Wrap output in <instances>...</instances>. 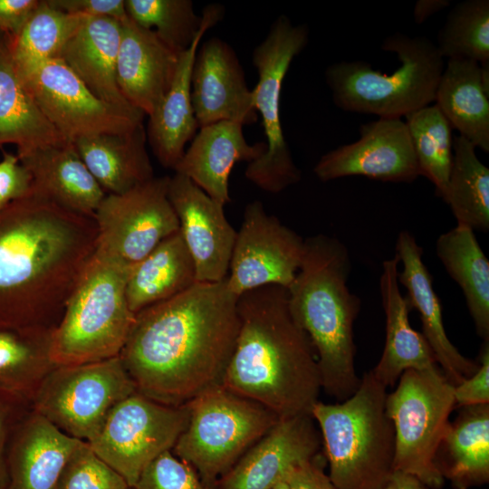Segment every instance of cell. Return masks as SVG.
<instances>
[{
    "instance_id": "9c48e42d",
    "label": "cell",
    "mask_w": 489,
    "mask_h": 489,
    "mask_svg": "<svg viewBox=\"0 0 489 489\" xmlns=\"http://www.w3.org/2000/svg\"><path fill=\"white\" fill-rule=\"evenodd\" d=\"M309 34L306 24H294L282 14L252 53L258 75L252 90L253 101L262 120L266 150L261 158L248 163L244 175L256 187L272 194L283 191L302 178L283 131L281 93L292 62L308 44Z\"/></svg>"
},
{
    "instance_id": "44dd1931",
    "label": "cell",
    "mask_w": 489,
    "mask_h": 489,
    "mask_svg": "<svg viewBox=\"0 0 489 489\" xmlns=\"http://www.w3.org/2000/svg\"><path fill=\"white\" fill-rule=\"evenodd\" d=\"M395 255L402 264L398 283L408 291L406 298L409 308L418 312L422 335L442 373L455 386L472 376L479 363L465 357L446 335L441 302L434 290L432 276L423 262V249L409 231L402 230L398 234Z\"/></svg>"
},
{
    "instance_id": "cb8c5ba5",
    "label": "cell",
    "mask_w": 489,
    "mask_h": 489,
    "mask_svg": "<svg viewBox=\"0 0 489 489\" xmlns=\"http://www.w3.org/2000/svg\"><path fill=\"white\" fill-rule=\"evenodd\" d=\"M398 264L396 255L386 259L382 264L379 278L380 296L386 317V340L382 355L371 372L386 388L393 387L406 370L439 368L422 333L410 325V308L399 289Z\"/></svg>"
},
{
    "instance_id": "6da1fadb",
    "label": "cell",
    "mask_w": 489,
    "mask_h": 489,
    "mask_svg": "<svg viewBox=\"0 0 489 489\" xmlns=\"http://www.w3.org/2000/svg\"><path fill=\"white\" fill-rule=\"evenodd\" d=\"M226 278L196 283L135 316L119 355L136 390L181 406L222 385L239 327Z\"/></svg>"
},
{
    "instance_id": "f546056e",
    "label": "cell",
    "mask_w": 489,
    "mask_h": 489,
    "mask_svg": "<svg viewBox=\"0 0 489 489\" xmlns=\"http://www.w3.org/2000/svg\"><path fill=\"white\" fill-rule=\"evenodd\" d=\"M66 140L44 117L14 63L10 37L0 32V146L17 153Z\"/></svg>"
},
{
    "instance_id": "4dcf8cb0",
    "label": "cell",
    "mask_w": 489,
    "mask_h": 489,
    "mask_svg": "<svg viewBox=\"0 0 489 489\" xmlns=\"http://www.w3.org/2000/svg\"><path fill=\"white\" fill-rule=\"evenodd\" d=\"M206 32L180 53L177 70L168 93L149 116L147 140L161 166L176 167L186 145L199 129L191 101V72L197 48Z\"/></svg>"
},
{
    "instance_id": "7c38bea8",
    "label": "cell",
    "mask_w": 489,
    "mask_h": 489,
    "mask_svg": "<svg viewBox=\"0 0 489 489\" xmlns=\"http://www.w3.org/2000/svg\"><path fill=\"white\" fill-rule=\"evenodd\" d=\"M188 418V403L165 405L136 391L112 409L87 443L131 488L153 460L173 449Z\"/></svg>"
},
{
    "instance_id": "ac0fdd59",
    "label": "cell",
    "mask_w": 489,
    "mask_h": 489,
    "mask_svg": "<svg viewBox=\"0 0 489 489\" xmlns=\"http://www.w3.org/2000/svg\"><path fill=\"white\" fill-rule=\"evenodd\" d=\"M199 46L191 72V101L199 129L223 120L255 123L253 92L234 49L218 37Z\"/></svg>"
},
{
    "instance_id": "2e32d148",
    "label": "cell",
    "mask_w": 489,
    "mask_h": 489,
    "mask_svg": "<svg viewBox=\"0 0 489 489\" xmlns=\"http://www.w3.org/2000/svg\"><path fill=\"white\" fill-rule=\"evenodd\" d=\"M313 172L322 182L362 176L411 183L420 176L408 129L401 118H379L360 125V139L322 155Z\"/></svg>"
},
{
    "instance_id": "f35d334b",
    "label": "cell",
    "mask_w": 489,
    "mask_h": 489,
    "mask_svg": "<svg viewBox=\"0 0 489 489\" xmlns=\"http://www.w3.org/2000/svg\"><path fill=\"white\" fill-rule=\"evenodd\" d=\"M441 57L489 62V0H465L448 13L437 34Z\"/></svg>"
},
{
    "instance_id": "d6986e66",
    "label": "cell",
    "mask_w": 489,
    "mask_h": 489,
    "mask_svg": "<svg viewBox=\"0 0 489 489\" xmlns=\"http://www.w3.org/2000/svg\"><path fill=\"white\" fill-rule=\"evenodd\" d=\"M321 437L312 414L280 418L216 482V489H272L293 465L316 456Z\"/></svg>"
},
{
    "instance_id": "ba28073f",
    "label": "cell",
    "mask_w": 489,
    "mask_h": 489,
    "mask_svg": "<svg viewBox=\"0 0 489 489\" xmlns=\"http://www.w3.org/2000/svg\"><path fill=\"white\" fill-rule=\"evenodd\" d=\"M188 405L187 427L171 452L211 486L280 419L264 406L222 385Z\"/></svg>"
},
{
    "instance_id": "c3c4849f",
    "label": "cell",
    "mask_w": 489,
    "mask_h": 489,
    "mask_svg": "<svg viewBox=\"0 0 489 489\" xmlns=\"http://www.w3.org/2000/svg\"><path fill=\"white\" fill-rule=\"evenodd\" d=\"M449 5V0H418L413 9L414 21L421 24L428 17Z\"/></svg>"
},
{
    "instance_id": "f1b7e54d",
    "label": "cell",
    "mask_w": 489,
    "mask_h": 489,
    "mask_svg": "<svg viewBox=\"0 0 489 489\" xmlns=\"http://www.w3.org/2000/svg\"><path fill=\"white\" fill-rule=\"evenodd\" d=\"M435 104L452 129L475 149L489 152V90L481 66L467 59H448L436 93Z\"/></svg>"
},
{
    "instance_id": "74e56055",
    "label": "cell",
    "mask_w": 489,
    "mask_h": 489,
    "mask_svg": "<svg viewBox=\"0 0 489 489\" xmlns=\"http://www.w3.org/2000/svg\"><path fill=\"white\" fill-rule=\"evenodd\" d=\"M405 118L420 176L432 182L436 196L443 199L453 161L452 128L436 104Z\"/></svg>"
},
{
    "instance_id": "816d5d0a",
    "label": "cell",
    "mask_w": 489,
    "mask_h": 489,
    "mask_svg": "<svg viewBox=\"0 0 489 489\" xmlns=\"http://www.w3.org/2000/svg\"><path fill=\"white\" fill-rule=\"evenodd\" d=\"M0 489H3L2 487H0Z\"/></svg>"
},
{
    "instance_id": "52a82bcc",
    "label": "cell",
    "mask_w": 489,
    "mask_h": 489,
    "mask_svg": "<svg viewBox=\"0 0 489 489\" xmlns=\"http://www.w3.org/2000/svg\"><path fill=\"white\" fill-rule=\"evenodd\" d=\"M131 267L95 250L53 331L51 356L55 366L120 355L136 316L126 296Z\"/></svg>"
},
{
    "instance_id": "7bdbcfd3",
    "label": "cell",
    "mask_w": 489,
    "mask_h": 489,
    "mask_svg": "<svg viewBox=\"0 0 489 489\" xmlns=\"http://www.w3.org/2000/svg\"><path fill=\"white\" fill-rule=\"evenodd\" d=\"M32 177L17 155L5 153L0 161V212L12 202L28 196Z\"/></svg>"
},
{
    "instance_id": "ee69618b",
    "label": "cell",
    "mask_w": 489,
    "mask_h": 489,
    "mask_svg": "<svg viewBox=\"0 0 489 489\" xmlns=\"http://www.w3.org/2000/svg\"><path fill=\"white\" fill-rule=\"evenodd\" d=\"M322 455L319 453L291 467L283 478L288 489H337L324 473L326 459Z\"/></svg>"
},
{
    "instance_id": "681fc988",
    "label": "cell",
    "mask_w": 489,
    "mask_h": 489,
    "mask_svg": "<svg viewBox=\"0 0 489 489\" xmlns=\"http://www.w3.org/2000/svg\"><path fill=\"white\" fill-rule=\"evenodd\" d=\"M6 409L4 406L0 404V453L4 444V438L5 434V425H6Z\"/></svg>"
},
{
    "instance_id": "9a60e30c",
    "label": "cell",
    "mask_w": 489,
    "mask_h": 489,
    "mask_svg": "<svg viewBox=\"0 0 489 489\" xmlns=\"http://www.w3.org/2000/svg\"><path fill=\"white\" fill-rule=\"evenodd\" d=\"M304 240L267 214L261 201L249 203L236 231L226 277L229 290L238 297L266 285L287 289L301 266Z\"/></svg>"
},
{
    "instance_id": "d590c367",
    "label": "cell",
    "mask_w": 489,
    "mask_h": 489,
    "mask_svg": "<svg viewBox=\"0 0 489 489\" xmlns=\"http://www.w3.org/2000/svg\"><path fill=\"white\" fill-rule=\"evenodd\" d=\"M443 200L457 225L488 231L489 168L478 158L475 146L459 135L453 139V161Z\"/></svg>"
},
{
    "instance_id": "83f0119b",
    "label": "cell",
    "mask_w": 489,
    "mask_h": 489,
    "mask_svg": "<svg viewBox=\"0 0 489 489\" xmlns=\"http://www.w3.org/2000/svg\"><path fill=\"white\" fill-rule=\"evenodd\" d=\"M435 464L455 489L489 481V404L461 408L437 448Z\"/></svg>"
},
{
    "instance_id": "e575fe53",
    "label": "cell",
    "mask_w": 489,
    "mask_h": 489,
    "mask_svg": "<svg viewBox=\"0 0 489 489\" xmlns=\"http://www.w3.org/2000/svg\"><path fill=\"white\" fill-rule=\"evenodd\" d=\"M128 16L138 25L152 30L177 53L188 49L197 37L219 23L224 6L209 4L196 14L191 0H125Z\"/></svg>"
},
{
    "instance_id": "836d02e7",
    "label": "cell",
    "mask_w": 489,
    "mask_h": 489,
    "mask_svg": "<svg viewBox=\"0 0 489 489\" xmlns=\"http://www.w3.org/2000/svg\"><path fill=\"white\" fill-rule=\"evenodd\" d=\"M53 329L0 330V390L32 400L43 378L55 367L51 356Z\"/></svg>"
},
{
    "instance_id": "3957f363",
    "label": "cell",
    "mask_w": 489,
    "mask_h": 489,
    "mask_svg": "<svg viewBox=\"0 0 489 489\" xmlns=\"http://www.w3.org/2000/svg\"><path fill=\"white\" fill-rule=\"evenodd\" d=\"M236 307L238 333L222 386L279 418L311 414L322 390L317 355L290 312L286 288L248 291Z\"/></svg>"
},
{
    "instance_id": "8d00e7d4",
    "label": "cell",
    "mask_w": 489,
    "mask_h": 489,
    "mask_svg": "<svg viewBox=\"0 0 489 489\" xmlns=\"http://www.w3.org/2000/svg\"><path fill=\"white\" fill-rule=\"evenodd\" d=\"M87 16L66 13L40 0L20 34L10 36L12 55L18 70L57 59Z\"/></svg>"
},
{
    "instance_id": "b9f144b4",
    "label": "cell",
    "mask_w": 489,
    "mask_h": 489,
    "mask_svg": "<svg viewBox=\"0 0 489 489\" xmlns=\"http://www.w3.org/2000/svg\"><path fill=\"white\" fill-rule=\"evenodd\" d=\"M478 363L472 376L454 386L455 408L489 404V341H484Z\"/></svg>"
},
{
    "instance_id": "7402d4cb",
    "label": "cell",
    "mask_w": 489,
    "mask_h": 489,
    "mask_svg": "<svg viewBox=\"0 0 489 489\" xmlns=\"http://www.w3.org/2000/svg\"><path fill=\"white\" fill-rule=\"evenodd\" d=\"M244 127L223 120L200 128L173 170L188 177L213 199L229 203L234 166L240 161L253 162L266 150L264 141L247 142Z\"/></svg>"
},
{
    "instance_id": "f6af8a7d",
    "label": "cell",
    "mask_w": 489,
    "mask_h": 489,
    "mask_svg": "<svg viewBox=\"0 0 489 489\" xmlns=\"http://www.w3.org/2000/svg\"><path fill=\"white\" fill-rule=\"evenodd\" d=\"M53 7L70 14L103 16L120 22L128 17L123 0H47Z\"/></svg>"
},
{
    "instance_id": "5bb4252c",
    "label": "cell",
    "mask_w": 489,
    "mask_h": 489,
    "mask_svg": "<svg viewBox=\"0 0 489 489\" xmlns=\"http://www.w3.org/2000/svg\"><path fill=\"white\" fill-rule=\"evenodd\" d=\"M169 177L149 181L120 195H106L93 219L96 249L133 266L162 240L179 230L168 199Z\"/></svg>"
},
{
    "instance_id": "7dc6e473",
    "label": "cell",
    "mask_w": 489,
    "mask_h": 489,
    "mask_svg": "<svg viewBox=\"0 0 489 489\" xmlns=\"http://www.w3.org/2000/svg\"><path fill=\"white\" fill-rule=\"evenodd\" d=\"M379 489H429L418 478L402 471L394 470Z\"/></svg>"
},
{
    "instance_id": "8992f818",
    "label": "cell",
    "mask_w": 489,
    "mask_h": 489,
    "mask_svg": "<svg viewBox=\"0 0 489 489\" xmlns=\"http://www.w3.org/2000/svg\"><path fill=\"white\" fill-rule=\"evenodd\" d=\"M381 49L397 54L401 65L382 73L365 61L329 65L325 81L339 109L379 118H402L435 102L445 68L436 44L425 36L395 33Z\"/></svg>"
},
{
    "instance_id": "d4e9b609",
    "label": "cell",
    "mask_w": 489,
    "mask_h": 489,
    "mask_svg": "<svg viewBox=\"0 0 489 489\" xmlns=\"http://www.w3.org/2000/svg\"><path fill=\"white\" fill-rule=\"evenodd\" d=\"M121 23L87 16L62 50L60 59L100 100L127 110H139L124 98L117 82Z\"/></svg>"
},
{
    "instance_id": "603a6c76",
    "label": "cell",
    "mask_w": 489,
    "mask_h": 489,
    "mask_svg": "<svg viewBox=\"0 0 489 489\" xmlns=\"http://www.w3.org/2000/svg\"><path fill=\"white\" fill-rule=\"evenodd\" d=\"M32 177L31 192L75 214L93 216L106 196L71 141L16 154Z\"/></svg>"
},
{
    "instance_id": "e0dca14e",
    "label": "cell",
    "mask_w": 489,
    "mask_h": 489,
    "mask_svg": "<svg viewBox=\"0 0 489 489\" xmlns=\"http://www.w3.org/2000/svg\"><path fill=\"white\" fill-rule=\"evenodd\" d=\"M168 195L194 261L197 282L223 281L228 274L236 237L235 229L225 216V205L177 173L169 177Z\"/></svg>"
},
{
    "instance_id": "4316f807",
    "label": "cell",
    "mask_w": 489,
    "mask_h": 489,
    "mask_svg": "<svg viewBox=\"0 0 489 489\" xmlns=\"http://www.w3.org/2000/svg\"><path fill=\"white\" fill-rule=\"evenodd\" d=\"M82 442L32 409L12 448L9 489H55L68 459Z\"/></svg>"
},
{
    "instance_id": "30bf717a",
    "label": "cell",
    "mask_w": 489,
    "mask_h": 489,
    "mask_svg": "<svg viewBox=\"0 0 489 489\" xmlns=\"http://www.w3.org/2000/svg\"><path fill=\"white\" fill-rule=\"evenodd\" d=\"M385 407L394 427L393 471L413 475L429 489H440L445 479L435 457L455 408L454 386L439 368L408 369L387 394Z\"/></svg>"
},
{
    "instance_id": "5b68a950",
    "label": "cell",
    "mask_w": 489,
    "mask_h": 489,
    "mask_svg": "<svg viewBox=\"0 0 489 489\" xmlns=\"http://www.w3.org/2000/svg\"><path fill=\"white\" fill-rule=\"evenodd\" d=\"M387 394L369 370L347 399L319 400L312 408L337 489H379L393 472L395 435Z\"/></svg>"
},
{
    "instance_id": "d6a6232c",
    "label": "cell",
    "mask_w": 489,
    "mask_h": 489,
    "mask_svg": "<svg viewBox=\"0 0 489 489\" xmlns=\"http://www.w3.org/2000/svg\"><path fill=\"white\" fill-rule=\"evenodd\" d=\"M436 253L461 288L477 334L489 341V261L475 231L456 224L439 235Z\"/></svg>"
},
{
    "instance_id": "7a4b0ae2",
    "label": "cell",
    "mask_w": 489,
    "mask_h": 489,
    "mask_svg": "<svg viewBox=\"0 0 489 489\" xmlns=\"http://www.w3.org/2000/svg\"><path fill=\"white\" fill-rule=\"evenodd\" d=\"M92 217L31 192L0 212V300L14 329L55 328L97 245Z\"/></svg>"
},
{
    "instance_id": "f907efd6",
    "label": "cell",
    "mask_w": 489,
    "mask_h": 489,
    "mask_svg": "<svg viewBox=\"0 0 489 489\" xmlns=\"http://www.w3.org/2000/svg\"><path fill=\"white\" fill-rule=\"evenodd\" d=\"M272 489H288V486L284 480L279 482L276 485H274Z\"/></svg>"
},
{
    "instance_id": "ffe728a7",
    "label": "cell",
    "mask_w": 489,
    "mask_h": 489,
    "mask_svg": "<svg viewBox=\"0 0 489 489\" xmlns=\"http://www.w3.org/2000/svg\"><path fill=\"white\" fill-rule=\"evenodd\" d=\"M120 23L118 86L130 105L150 116L171 87L181 53L129 16Z\"/></svg>"
},
{
    "instance_id": "1f68e13d",
    "label": "cell",
    "mask_w": 489,
    "mask_h": 489,
    "mask_svg": "<svg viewBox=\"0 0 489 489\" xmlns=\"http://www.w3.org/2000/svg\"><path fill=\"white\" fill-rule=\"evenodd\" d=\"M196 283V266L178 230L131 267L126 284L129 309L137 314L186 292Z\"/></svg>"
},
{
    "instance_id": "277c9868",
    "label": "cell",
    "mask_w": 489,
    "mask_h": 489,
    "mask_svg": "<svg viewBox=\"0 0 489 489\" xmlns=\"http://www.w3.org/2000/svg\"><path fill=\"white\" fill-rule=\"evenodd\" d=\"M350 268L348 248L339 239L309 236L298 273L286 289L290 312L315 350L321 389L340 401L360 382L353 326L361 302L348 286Z\"/></svg>"
},
{
    "instance_id": "4fadbf2b",
    "label": "cell",
    "mask_w": 489,
    "mask_h": 489,
    "mask_svg": "<svg viewBox=\"0 0 489 489\" xmlns=\"http://www.w3.org/2000/svg\"><path fill=\"white\" fill-rule=\"evenodd\" d=\"M18 72L42 113L68 141L130 131L143 123L144 113L100 100L60 59Z\"/></svg>"
},
{
    "instance_id": "484cf974",
    "label": "cell",
    "mask_w": 489,
    "mask_h": 489,
    "mask_svg": "<svg viewBox=\"0 0 489 489\" xmlns=\"http://www.w3.org/2000/svg\"><path fill=\"white\" fill-rule=\"evenodd\" d=\"M143 123L130 131L101 133L72 141L106 195H120L154 177Z\"/></svg>"
},
{
    "instance_id": "60d3db41",
    "label": "cell",
    "mask_w": 489,
    "mask_h": 489,
    "mask_svg": "<svg viewBox=\"0 0 489 489\" xmlns=\"http://www.w3.org/2000/svg\"><path fill=\"white\" fill-rule=\"evenodd\" d=\"M131 489H216L205 484L192 466L167 451L141 473Z\"/></svg>"
},
{
    "instance_id": "ab89813d",
    "label": "cell",
    "mask_w": 489,
    "mask_h": 489,
    "mask_svg": "<svg viewBox=\"0 0 489 489\" xmlns=\"http://www.w3.org/2000/svg\"><path fill=\"white\" fill-rule=\"evenodd\" d=\"M55 489H131L126 480L82 442L68 459Z\"/></svg>"
},
{
    "instance_id": "bcb514c9",
    "label": "cell",
    "mask_w": 489,
    "mask_h": 489,
    "mask_svg": "<svg viewBox=\"0 0 489 489\" xmlns=\"http://www.w3.org/2000/svg\"><path fill=\"white\" fill-rule=\"evenodd\" d=\"M39 0H0V32L11 38L16 37Z\"/></svg>"
},
{
    "instance_id": "8fae6325",
    "label": "cell",
    "mask_w": 489,
    "mask_h": 489,
    "mask_svg": "<svg viewBox=\"0 0 489 489\" xmlns=\"http://www.w3.org/2000/svg\"><path fill=\"white\" fill-rule=\"evenodd\" d=\"M120 358L55 366L43 378L32 409L64 434L91 441L112 409L136 392Z\"/></svg>"
}]
</instances>
